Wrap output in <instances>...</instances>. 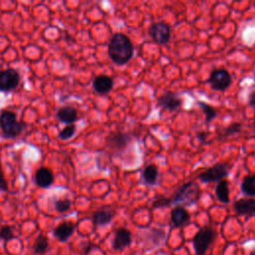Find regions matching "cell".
Returning <instances> with one entry per match:
<instances>
[{"instance_id": "cell-1", "label": "cell", "mask_w": 255, "mask_h": 255, "mask_svg": "<svg viewBox=\"0 0 255 255\" xmlns=\"http://www.w3.org/2000/svg\"><path fill=\"white\" fill-rule=\"evenodd\" d=\"M108 53L115 64L124 65L131 59L133 55V45L127 35L116 33L109 42Z\"/></svg>"}, {"instance_id": "cell-2", "label": "cell", "mask_w": 255, "mask_h": 255, "mask_svg": "<svg viewBox=\"0 0 255 255\" xmlns=\"http://www.w3.org/2000/svg\"><path fill=\"white\" fill-rule=\"evenodd\" d=\"M26 123L19 122L16 115L11 111H2L0 114V129L4 138L19 136L26 128Z\"/></svg>"}, {"instance_id": "cell-3", "label": "cell", "mask_w": 255, "mask_h": 255, "mask_svg": "<svg viewBox=\"0 0 255 255\" xmlns=\"http://www.w3.org/2000/svg\"><path fill=\"white\" fill-rule=\"evenodd\" d=\"M199 193L200 190L197 183L193 181H188L181 185L172 196L168 197V201L169 204L176 203L179 204L178 206L184 207L186 205H191L195 203V201L198 199Z\"/></svg>"}, {"instance_id": "cell-4", "label": "cell", "mask_w": 255, "mask_h": 255, "mask_svg": "<svg viewBox=\"0 0 255 255\" xmlns=\"http://www.w3.org/2000/svg\"><path fill=\"white\" fill-rule=\"evenodd\" d=\"M215 237V232L211 227H203L193 237V247L196 255H204Z\"/></svg>"}, {"instance_id": "cell-5", "label": "cell", "mask_w": 255, "mask_h": 255, "mask_svg": "<svg viewBox=\"0 0 255 255\" xmlns=\"http://www.w3.org/2000/svg\"><path fill=\"white\" fill-rule=\"evenodd\" d=\"M208 82L213 90L224 92L230 87L232 83V77L230 73L225 69H214L209 75Z\"/></svg>"}, {"instance_id": "cell-6", "label": "cell", "mask_w": 255, "mask_h": 255, "mask_svg": "<svg viewBox=\"0 0 255 255\" xmlns=\"http://www.w3.org/2000/svg\"><path fill=\"white\" fill-rule=\"evenodd\" d=\"M229 172L227 163H216L198 175V178L203 182H218L224 179Z\"/></svg>"}, {"instance_id": "cell-7", "label": "cell", "mask_w": 255, "mask_h": 255, "mask_svg": "<svg viewBox=\"0 0 255 255\" xmlns=\"http://www.w3.org/2000/svg\"><path fill=\"white\" fill-rule=\"evenodd\" d=\"M20 74L13 68H7L0 71V92H11L20 84Z\"/></svg>"}, {"instance_id": "cell-8", "label": "cell", "mask_w": 255, "mask_h": 255, "mask_svg": "<svg viewBox=\"0 0 255 255\" xmlns=\"http://www.w3.org/2000/svg\"><path fill=\"white\" fill-rule=\"evenodd\" d=\"M148 35L158 45L166 44L170 39V27L164 22L152 23L148 28Z\"/></svg>"}, {"instance_id": "cell-9", "label": "cell", "mask_w": 255, "mask_h": 255, "mask_svg": "<svg viewBox=\"0 0 255 255\" xmlns=\"http://www.w3.org/2000/svg\"><path fill=\"white\" fill-rule=\"evenodd\" d=\"M130 139V133L124 131H116L111 133L107 137V146L113 152H121L127 147Z\"/></svg>"}, {"instance_id": "cell-10", "label": "cell", "mask_w": 255, "mask_h": 255, "mask_svg": "<svg viewBox=\"0 0 255 255\" xmlns=\"http://www.w3.org/2000/svg\"><path fill=\"white\" fill-rule=\"evenodd\" d=\"M183 101L182 99L174 94L173 92L167 91L163 93L158 99H157V107L160 108L161 111H177L182 107Z\"/></svg>"}, {"instance_id": "cell-11", "label": "cell", "mask_w": 255, "mask_h": 255, "mask_svg": "<svg viewBox=\"0 0 255 255\" xmlns=\"http://www.w3.org/2000/svg\"><path fill=\"white\" fill-rule=\"evenodd\" d=\"M131 243V233L128 229L125 227H120L116 230L113 239L112 247L116 251H121L128 247Z\"/></svg>"}, {"instance_id": "cell-12", "label": "cell", "mask_w": 255, "mask_h": 255, "mask_svg": "<svg viewBox=\"0 0 255 255\" xmlns=\"http://www.w3.org/2000/svg\"><path fill=\"white\" fill-rule=\"evenodd\" d=\"M233 208L239 215H255V198H240L233 203Z\"/></svg>"}, {"instance_id": "cell-13", "label": "cell", "mask_w": 255, "mask_h": 255, "mask_svg": "<svg viewBox=\"0 0 255 255\" xmlns=\"http://www.w3.org/2000/svg\"><path fill=\"white\" fill-rule=\"evenodd\" d=\"M34 179L36 184L41 188H47L52 185L54 181V174L52 170L46 166L38 168L35 172Z\"/></svg>"}, {"instance_id": "cell-14", "label": "cell", "mask_w": 255, "mask_h": 255, "mask_svg": "<svg viewBox=\"0 0 255 255\" xmlns=\"http://www.w3.org/2000/svg\"><path fill=\"white\" fill-rule=\"evenodd\" d=\"M171 223L175 227H183L190 221V214L189 212L182 206H175L172 208L170 213Z\"/></svg>"}, {"instance_id": "cell-15", "label": "cell", "mask_w": 255, "mask_h": 255, "mask_svg": "<svg viewBox=\"0 0 255 255\" xmlns=\"http://www.w3.org/2000/svg\"><path fill=\"white\" fill-rule=\"evenodd\" d=\"M75 224L72 221H63L61 222L53 231L54 236L61 242H65L67 241L72 234L75 231Z\"/></svg>"}, {"instance_id": "cell-16", "label": "cell", "mask_w": 255, "mask_h": 255, "mask_svg": "<svg viewBox=\"0 0 255 255\" xmlns=\"http://www.w3.org/2000/svg\"><path fill=\"white\" fill-rule=\"evenodd\" d=\"M114 86L113 79L108 75H99L93 81L94 90L101 95L108 94Z\"/></svg>"}, {"instance_id": "cell-17", "label": "cell", "mask_w": 255, "mask_h": 255, "mask_svg": "<svg viewBox=\"0 0 255 255\" xmlns=\"http://www.w3.org/2000/svg\"><path fill=\"white\" fill-rule=\"evenodd\" d=\"M56 117L64 124L74 125V123L78 120V113L77 110L72 106H63L57 111Z\"/></svg>"}, {"instance_id": "cell-18", "label": "cell", "mask_w": 255, "mask_h": 255, "mask_svg": "<svg viewBox=\"0 0 255 255\" xmlns=\"http://www.w3.org/2000/svg\"><path fill=\"white\" fill-rule=\"evenodd\" d=\"M114 212L110 209H99L93 214V223L96 226H105L114 218Z\"/></svg>"}, {"instance_id": "cell-19", "label": "cell", "mask_w": 255, "mask_h": 255, "mask_svg": "<svg viewBox=\"0 0 255 255\" xmlns=\"http://www.w3.org/2000/svg\"><path fill=\"white\" fill-rule=\"evenodd\" d=\"M142 179L146 184H155L158 177V168L155 164H148L142 170Z\"/></svg>"}, {"instance_id": "cell-20", "label": "cell", "mask_w": 255, "mask_h": 255, "mask_svg": "<svg viewBox=\"0 0 255 255\" xmlns=\"http://www.w3.org/2000/svg\"><path fill=\"white\" fill-rule=\"evenodd\" d=\"M215 195L217 199L222 203H228L229 202V188H228V182L225 179H222L218 181L216 188H215Z\"/></svg>"}, {"instance_id": "cell-21", "label": "cell", "mask_w": 255, "mask_h": 255, "mask_svg": "<svg viewBox=\"0 0 255 255\" xmlns=\"http://www.w3.org/2000/svg\"><path fill=\"white\" fill-rule=\"evenodd\" d=\"M241 190L244 194L250 197L255 196V175H247L243 178L241 183Z\"/></svg>"}, {"instance_id": "cell-22", "label": "cell", "mask_w": 255, "mask_h": 255, "mask_svg": "<svg viewBox=\"0 0 255 255\" xmlns=\"http://www.w3.org/2000/svg\"><path fill=\"white\" fill-rule=\"evenodd\" d=\"M241 128H242V125L240 123H232L228 127L220 129L218 137L220 139H223V138H226L227 136L239 133L241 131Z\"/></svg>"}, {"instance_id": "cell-23", "label": "cell", "mask_w": 255, "mask_h": 255, "mask_svg": "<svg viewBox=\"0 0 255 255\" xmlns=\"http://www.w3.org/2000/svg\"><path fill=\"white\" fill-rule=\"evenodd\" d=\"M197 105L199 106L202 113L204 114L206 123H210L211 121H213L217 117V112L212 106H210L207 103L202 102V101H197Z\"/></svg>"}, {"instance_id": "cell-24", "label": "cell", "mask_w": 255, "mask_h": 255, "mask_svg": "<svg viewBox=\"0 0 255 255\" xmlns=\"http://www.w3.org/2000/svg\"><path fill=\"white\" fill-rule=\"evenodd\" d=\"M49 245L48 238L44 234H39L34 242L33 250L36 254H44L47 251Z\"/></svg>"}, {"instance_id": "cell-25", "label": "cell", "mask_w": 255, "mask_h": 255, "mask_svg": "<svg viewBox=\"0 0 255 255\" xmlns=\"http://www.w3.org/2000/svg\"><path fill=\"white\" fill-rule=\"evenodd\" d=\"M71 205H72V201L69 198H60L54 202V207L56 211L60 213H64L68 211L71 208Z\"/></svg>"}, {"instance_id": "cell-26", "label": "cell", "mask_w": 255, "mask_h": 255, "mask_svg": "<svg viewBox=\"0 0 255 255\" xmlns=\"http://www.w3.org/2000/svg\"><path fill=\"white\" fill-rule=\"evenodd\" d=\"M76 132V126L75 125H68L59 132V138L62 140L70 139Z\"/></svg>"}, {"instance_id": "cell-27", "label": "cell", "mask_w": 255, "mask_h": 255, "mask_svg": "<svg viewBox=\"0 0 255 255\" xmlns=\"http://www.w3.org/2000/svg\"><path fill=\"white\" fill-rule=\"evenodd\" d=\"M14 238H15V235H14V231H13L11 226L3 225L0 228V239L7 242V241H10L11 239H14Z\"/></svg>"}, {"instance_id": "cell-28", "label": "cell", "mask_w": 255, "mask_h": 255, "mask_svg": "<svg viewBox=\"0 0 255 255\" xmlns=\"http://www.w3.org/2000/svg\"><path fill=\"white\" fill-rule=\"evenodd\" d=\"M0 190H2V191L8 190V183H7V180H6L5 176H4L1 160H0Z\"/></svg>"}, {"instance_id": "cell-29", "label": "cell", "mask_w": 255, "mask_h": 255, "mask_svg": "<svg viewBox=\"0 0 255 255\" xmlns=\"http://www.w3.org/2000/svg\"><path fill=\"white\" fill-rule=\"evenodd\" d=\"M249 105L255 108V92H253L250 96H249V101H248Z\"/></svg>"}, {"instance_id": "cell-30", "label": "cell", "mask_w": 255, "mask_h": 255, "mask_svg": "<svg viewBox=\"0 0 255 255\" xmlns=\"http://www.w3.org/2000/svg\"><path fill=\"white\" fill-rule=\"evenodd\" d=\"M250 255H255V250L251 251V252H250Z\"/></svg>"}]
</instances>
